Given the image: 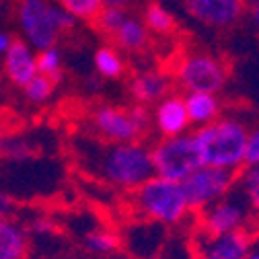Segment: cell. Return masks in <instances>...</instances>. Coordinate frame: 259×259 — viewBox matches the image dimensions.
Instances as JSON below:
<instances>
[{"label":"cell","mask_w":259,"mask_h":259,"mask_svg":"<svg viewBox=\"0 0 259 259\" xmlns=\"http://www.w3.org/2000/svg\"><path fill=\"white\" fill-rule=\"evenodd\" d=\"M101 150H87L84 165L91 167L93 175L111 187L134 191L146 183L154 171L150 160V148L142 142L132 144H105L99 142Z\"/></svg>","instance_id":"1"},{"label":"cell","mask_w":259,"mask_h":259,"mask_svg":"<svg viewBox=\"0 0 259 259\" xmlns=\"http://www.w3.org/2000/svg\"><path fill=\"white\" fill-rule=\"evenodd\" d=\"M245 123L235 117H218L210 125L198 127L193 132L200 165L231 171L235 175L245 167V144H247Z\"/></svg>","instance_id":"2"},{"label":"cell","mask_w":259,"mask_h":259,"mask_svg":"<svg viewBox=\"0 0 259 259\" xmlns=\"http://www.w3.org/2000/svg\"><path fill=\"white\" fill-rule=\"evenodd\" d=\"M132 208L138 218L158 226H179L191 216L181 183L156 175L132 191Z\"/></svg>","instance_id":"3"},{"label":"cell","mask_w":259,"mask_h":259,"mask_svg":"<svg viewBox=\"0 0 259 259\" xmlns=\"http://www.w3.org/2000/svg\"><path fill=\"white\" fill-rule=\"evenodd\" d=\"M152 171L160 179L181 183L200 165V156L193 144L191 134H181L175 138H160L150 148Z\"/></svg>","instance_id":"4"},{"label":"cell","mask_w":259,"mask_h":259,"mask_svg":"<svg viewBox=\"0 0 259 259\" xmlns=\"http://www.w3.org/2000/svg\"><path fill=\"white\" fill-rule=\"evenodd\" d=\"M196 229L208 233V235H226V233H239V231H249L253 233L257 224L251 216V210L241 196V191L233 187L231 193L206 210L196 214Z\"/></svg>","instance_id":"5"},{"label":"cell","mask_w":259,"mask_h":259,"mask_svg":"<svg viewBox=\"0 0 259 259\" xmlns=\"http://www.w3.org/2000/svg\"><path fill=\"white\" fill-rule=\"evenodd\" d=\"M229 78L224 62L208 52L185 54L175 66V80L185 93H210L222 91Z\"/></svg>","instance_id":"6"},{"label":"cell","mask_w":259,"mask_h":259,"mask_svg":"<svg viewBox=\"0 0 259 259\" xmlns=\"http://www.w3.org/2000/svg\"><path fill=\"white\" fill-rule=\"evenodd\" d=\"M237 175L216 167H198L189 177L181 181V189L191 212H202L214 202L222 200L235 187Z\"/></svg>","instance_id":"7"},{"label":"cell","mask_w":259,"mask_h":259,"mask_svg":"<svg viewBox=\"0 0 259 259\" xmlns=\"http://www.w3.org/2000/svg\"><path fill=\"white\" fill-rule=\"evenodd\" d=\"M251 243L249 231L208 235L200 229H193L189 247L193 257L198 259H245Z\"/></svg>","instance_id":"8"},{"label":"cell","mask_w":259,"mask_h":259,"mask_svg":"<svg viewBox=\"0 0 259 259\" xmlns=\"http://www.w3.org/2000/svg\"><path fill=\"white\" fill-rule=\"evenodd\" d=\"M93 125L105 144H132L140 142L142 134L136 130L127 109L101 105L93 111Z\"/></svg>","instance_id":"9"},{"label":"cell","mask_w":259,"mask_h":259,"mask_svg":"<svg viewBox=\"0 0 259 259\" xmlns=\"http://www.w3.org/2000/svg\"><path fill=\"white\" fill-rule=\"evenodd\" d=\"M183 9L196 23L212 29H229L245 13L239 0H183Z\"/></svg>","instance_id":"10"},{"label":"cell","mask_w":259,"mask_h":259,"mask_svg":"<svg viewBox=\"0 0 259 259\" xmlns=\"http://www.w3.org/2000/svg\"><path fill=\"white\" fill-rule=\"evenodd\" d=\"M21 23L25 27V33L29 41L37 50H50L58 41V31L50 17V5L44 0H23L19 9Z\"/></svg>","instance_id":"11"},{"label":"cell","mask_w":259,"mask_h":259,"mask_svg":"<svg viewBox=\"0 0 259 259\" xmlns=\"http://www.w3.org/2000/svg\"><path fill=\"white\" fill-rule=\"evenodd\" d=\"M150 115H152V125L160 138L181 136L189 127L183 95H177V93H171L165 97V99H160L154 105V109L150 111Z\"/></svg>","instance_id":"12"},{"label":"cell","mask_w":259,"mask_h":259,"mask_svg":"<svg viewBox=\"0 0 259 259\" xmlns=\"http://www.w3.org/2000/svg\"><path fill=\"white\" fill-rule=\"evenodd\" d=\"M173 80L169 74L158 72V70H144L138 72L132 80H130V95L134 97L138 105H156L160 99H165L171 95Z\"/></svg>","instance_id":"13"},{"label":"cell","mask_w":259,"mask_h":259,"mask_svg":"<svg viewBox=\"0 0 259 259\" xmlns=\"http://www.w3.org/2000/svg\"><path fill=\"white\" fill-rule=\"evenodd\" d=\"M5 68L9 78L17 87H27L31 80L35 78V56L29 52L27 44L19 37L11 39V46L7 50V60H5Z\"/></svg>","instance_id":"14"},{"label":"cell","mask_w":259,"mask_h":259,"mask_svg":"<svg viewBox=\"0 0 259 259\" xmlns=\"http://www.w3.org/2000/svg\"><path fill=\"white\" fill-rule=\"evenodd\" d=\"M29 233L17 218L0 220V259H27Z\"/></svg>","instance_id":"15"},{"label":"cell","mask_w":259,"mask_h":259,"mask_svg":"<svg viewBox=\"0 0 259 259\" xmlns=\"http://www.w3.org/2000/svg\"><path fill=\"white\" fill-rule=\"evenodd\" d=\"M183 103H185L189 125L204 127L216 121L220 115V99L210 93H185Z\"/></svg>","instance_id":"16"},{"label":"cell","mask_w":259,"mask_h":259,"mask_svg":"<svg viewBox=\"0 0 259 259\" xmlns=\"http://www.w3.org/2000/svg\"><path fill=\"white\" fill-rule=\"evenodd\" d=\"M113 41L123 52H140L148 46V31L140 19L127 15L121 27L113 33Z\"/></svg>","instance_id":"17"},{"label":"cell","mask_w":259,"mask_h":259,"mask_svg":"<svg viewBox=\"0 0 259 259\" xmlns=\"http://www.w3.org/2000/svg\"><path fill=\"white\" fill-rule=\"evenodd\" d=\"M235 187L241 191L255 224L259 226V167H243L237 175Z\"/></svg>","instance_id":"18"},{"label":"cell","mask_w":259,"mask_h":259,"mask_svg":"<svg viewBox=\"0 0 259 259\" xmlns=\"http://www.w3.org/2000/svg\"><path fill=\"white\" fill-rule=\"evenodd\" d=\"M142 23H144L146 31H152V33H156V35H169L177 27L173 13L160 3H156V0H150V3L146 5Z\"/></svg>","instance_id":"19"},{"label":"cell","mask_w":259,"mask_h":259,"mask_svg":"<svg viewBox=\"0 0 259 259\" xmlns=\"http://www.w3.org/2000/svg\"><path fill=\"white\" fill-rule=\"evenodd\" d=\"M84 247L87 251L95 253V255H101V257H107V255H113L119 251L121 247V239L115 231H109V229H93L84 235Z\"/></svg>","instance_id":"20"},{"label":"cell","mask_w":259,"mask_h":259,"mask_svg":"<svg viewBox=\"0 0 259 259\" xmlns=\"http://www.w3.org/2000/svg\"><path fill=\"white\" fill-rule=\"evenodd\" d=\"M95 70L103 78H119L125 72V64L123 58L119 56V52L111 46L99 48L95 52Z\"/></svg>","instance_id":"21"},{"label":"cell","mask_w":259,"mask_h":259,"mask_svg":"<svg viewBox=\"0 0 259 259\" xmlns=\"http://www.w3.org/2000/svg\"><path fill=\"white\" fill-rule=\"evenodd\" d=\"M35 70L37 74L50 78L54 84H58L62 80V56L56 48L44 50L35 56Z\"/></svg>","instance_id":"22"},{"label":"cell","mask_w":259,"mask_h":259,"mask_svg":"<svg viewBox=\"0 0 259 259\" xmlns=\"http://www.w3.org/2000/svg\"><path fill=\"white\" fill-rule=\"evenodd\" d=\"M60 3H62V9L68 15H72L74 19H82V21H95L97 15L103 9L101 0H60Z\"/></svg>","instance_id":"23"},{"label":"cell","mask_w":259,"mask_h":259,"mask_svg":"<svg viewBox=\"0 0 259 259\" xmlns=\"http://www.w3.org/2000/svg\"><path fill=\"white\" fill-rule=\"evenodd\" d=\"M127 19V13L125 11H121V9H107V7H103L101 9V13L97 15V19L93 21L95 23V27L101 31V33H105V35H111L113 37V33L121 27V23Z\"/></svg>","instance_id":"24"},{"label":"cell","mask_w":259,"mask_h":259,"mask_svg":"<svg viewBox=\"0 0 259 259\" xmlns=\"http://www.w3.org/2000/svg\"><path fill=\"white\" fill-rule=\"evenodd\" d=\"M25 229H27L29 237L46 239V237H54V235L58 233V224L54 222L52 216L37 214V216H31V218H29V222L25 224Z\"/></svg>","instance_id":"25"},{"label":"cell","mask_w":259,"mask_h":259,"mask_svg":"<svg viewBox=\"0 0 259 259\" xmlns=\"http://www.w3.org/2000/svg\"><path fill=\"white\" fill-rule=\"evenodd\" d=\"M54 87L56 84L50 78H46L41 74H35V78L25 87V93L33 103H44V101L50 99V95L54 93Z\"/></svg>","instance_id":"26"},{"label":"cell","mask_w":259,"mask_h":259,"mask_svg":"<svg viewBox=\"0 0 259 259\" xmlns=\"http://www.w3.org/2000/svg\"><path fill=\"white\" fill-rule=\"evenodd\" d=\"M127 113H130V117H132V121H134V125H136V130L142 134V136H146L148 134V130H150V125H152V115H150V109L148 107H144V105H132L127 109Z\"/></svg>","instance_id":"27"},{"label":"cell","mask_w":259,"mask_h":259,"mask_svg":"<svg viewBox=\"0 0 259 259\" xmlns=\"http://www.w3.org/2000/svg\"><path fill=\"white\" fill-rule=\"evenodd\" d=\"M245 167H259V127H253L247 132Z\"/></svg>","instance_id":"28"},{"label":"cell","mask_w":259,"mask_h":259,"mask_svg":"<svg viewBox=\"0 0 259 259\" xmlns=\"http://www.w3.org/2000/svg\"><path fill=\"white\" fill-rule=\"evenodd\" d=\"M50 17H52V23L58 31V35L64 33V31H72L76 27V19L72 15H68L62 7H52L50 5Z\"/></svg>","instance_id":"29"},{"label":"cell","mask_w":259,"mask_h":259,"mask_svg":"<svg viewBox=\"0 0 259 259\" xmlns=\"http://www.w3.org/2000/svg\"><path fill=\"white\" fill-rule=\"evenodd\" d=\"M15 212H17V204H15L13 196H9L7 191L0 189V220L15 218Z\"/></svg>","instance_id":"30"},{"label":"cell","mask_w":259,"mask_h":259,"mask_svg":"<svg viewBox=\"0 0 259 259\" xmlns=\"http://www.w3.org/2000/svg\"><path fill=\"white\" fill-rule=\"evenodd\" d=\"M245 259H259V226L251 233V243H249V251Z\"/></svg>","instance_id":"31"},{"label":"cell","mask_w":259,"mask_h":259,"mask_svg":"<svg viewBox=\"0 0 259 259\" xmlns=\"http://www.w3.org/2000/svg\"><path fill=\"white\" fill-rule=\"evenodd\" d=\"M132 3H134V0H101L103 7H107V9H121V11H125Z\"/></svg>","instance_id":"32"},{"label":"cell","mask_w":259,"mask_h":259,"mask_svg":"<svg viewBox=\"0 0 259 259\" xmlns=\"http://www.w3.org/2000/svg\"><path fill=\"white\" fill-rule=\"evenodd\" d=\"M245 11H247V19H249V23L259 31V3L253 5V7H249V9H245Z\"/></svg>","instance_id":"33"},{"label":"cell","mask_w":259,"mask_h":259,"mask_svg":"<svg viewBox=\"0 0 259 259\" xmlns=\"http://www.w3.org/2000/svg\"><path fill=\"white\" fill-rule=\"evenodd\" d=\"M87 87H89L91 91H99V89H101L99 76H89V78H87Z\"/></svg>","instance_id":"34"},{"label":"cell","mask_w":259,"mask_h":259,"mask_svg":"<svg viewBox=\"0 0 259 259\" xmlns=\"http://www.w3.org/2000/svg\"><path fill=\"white\" fill-rule=\"evenodd\" d=\"M11 46V35L7 33H0V52H7Z\"/></svg>","instance_id":"35"},{"label":"cell","mask_w":259,"mask_h":259,"mask_svg":"<svg viewBox=\"0 0 259 259\" xmlns=\"http://www.w3.org/2000/svg\"><path fill=\"white\" fill-rule=\"evenodd\" d=\"M5 146H7V136H5L3 130H0V158L5 156Z\"/></svg>","instance_id":"36"},{"label":"cell","mask_w":259,"mask_h":259,"mask_svg":"<svg viewBox=\"0 0 259 259\" xmlns=\"http://www.w3.org/2000/svg\"><path fill=\"white\" fill-rule=\"evenodd\" d=\"M239 3L245 7V9H249V7H253V5H257L259 0H239Z\"/></svg>","instance_id":"37"},{"label":"cell","mask_w":259,"mask_h":259,"mask_svg":"<svg viewBox=\"0 0 259 259\" xmlns=\"http://www.w3.org/2000/svg\"><path fill=\"white\" fill-rule=\"evenodd\" d=\"M187 259H198V257H193V255H191V257H187Z\"/></svg>","instance_id":"38"}]
</instances>
